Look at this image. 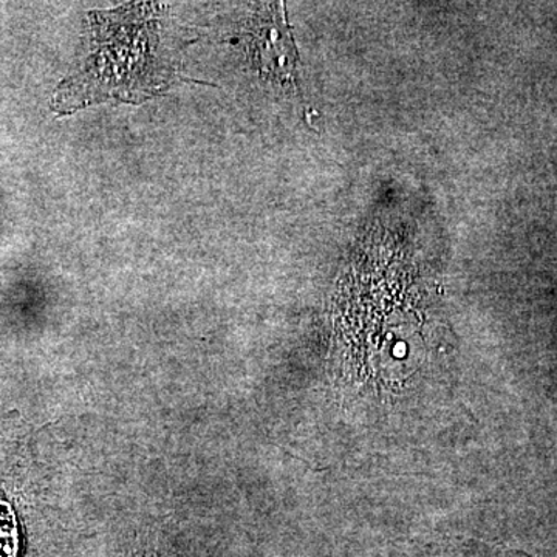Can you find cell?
I'll list each match as a JSON object with an SVG mask.
<instances>
[{
  "mask_svg": "<svg viewBox=\"0 0 557 557\" xmlns=\"http://www.w3.org/2000/svg\"><path fill=\"white\" fill-rule=\"evenodd\" d=\"M156 10L141 3L90 14L94 51L86 67L54 91V112L65 115L104 101L137 104L170 87L174 69L157 54Z\"/></svg>",
  "mask_w": 557,
  "mask_h": 557,
  "instance_id": "cell-1",
  "label": "cell"
},
{
  "mask_svg": "<svg viewBox=\"0 0 557 557\" xmlns=\"http://www.w3.org/2000/svg\"><path fill=\"white\" fill-rule=\"evenodd\" d=\"M249 49L262 75L289 86L298 84V50L285 21L282 3L263 5L252 17Z\"/></svg>",
  "mask_w": 557,
  "mask_h": 557,
  "instance_id": "cell-2",
  "label": "cell"
}]
</instances>
